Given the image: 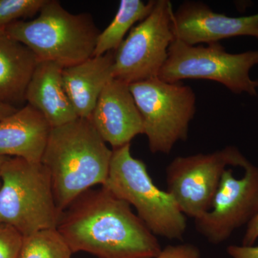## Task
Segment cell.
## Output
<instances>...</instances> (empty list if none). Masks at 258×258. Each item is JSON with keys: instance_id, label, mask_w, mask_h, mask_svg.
I'll list each match as a JSON object with an SVG mask.
<instances>
[{"instance_id": "cell-1", "label": "cell", "mask_w": 258, "mask_h": 258, "mask_svg": "<svg viewBox=\"0 0 258 258\" xmlns=\"http://www.w3.org/2000/svg\"><path fill=\"white\" fill-rule=\"evenodd\" d=\"M73 253L98 258H155L157 236L132 207L104 186L82 194L61 215L57 229Z\"/></svg>"}, {"instance_id": "cell-2", "label": "cell", "mask_w": 258, "mask_h": 258, "mask_svg": "<svg viewBox=\"0 0 258 258\" xmlns=\"http://www.w3.org/2000/svg\"><path fill=\"white\" fill-rule=\"evenodd\" d=\"M112 153L87 118L51 128L41 163L61 213L82 194L106 183Z\"/></svg>"}, {"instance_id": "cell-3", "label": "cell", "mask_w": 258, "mask_h": 258, "mask_svg": "<svg viewBox=\"0 0 258 258\" xmlns=\"http://www.w3.org/2000/svg\"><path fill=\"white\" fill-rule=\"evenodd\" d=\"M7 33L32 51L38 62L71 67L93 57L100 34L89 13L73 14L60 2L47 0L37 18L5 27Z\"/></svg>"}, {"instance_id": "cell-4", "label": "cell", "mask_w": 258, "mask_h": 258, "mask_svg": "<svg viewBox=\"0 0 258 258\" xmlns=\"http://www.w3.org/2000/svg\"><path fill=\"white\" fill-rule=\"evenodd\" d=\"M112 150L109 173L101 186L134 207L154 235L182 240L186 217L173 197L154 184L145 163L132 155L131 144Z\"/></svg>"}, {"instance_id": "cell-5", "label": "cell", "mask_w": 258, "mask_h": 258, "mask_svg": "<svg viewBox=\"0 0 258 258\" xmlns=\"http://www.w3.org/2000/svg\"><path fill=\"white\" fill-rule=\"evenodd\" d=\"M0 222L24 236L57 229L62 213L50 174L41 162L8 157L2 166Z\"/></svg>"}, {"instance_id": "cell-6", "label": "cell", "mask_w": 258, "mask_h": 258, "mask_svg": "<svg viewBox=\"0 0 258 258\" xmlns=\"http://www.w3.org/2000/svg\"><path fill=\"white\" fill-rule=\"evenodd\" d=\"M129 88L152 154H169L178 142L186 141L197 112V96L192 88L159 77L132 83Z\"/></svg>"}, {"instance_id": "cell-7", "label": "cell", "mask_w": 258, "mask_h": 258, "mask_svg": "<svg viewBox=\"0 0 258 258\" xmlns=\"http://www.w3.org/2000/svg\"><path fill=\"white\" fill-rule=\"evenodd\" d=\"M257 64L258 50L230 53L220 42L189 45L175 39L159 78L169 83L208 80L234 94L256 96L258 80L251 78L250 71Z\"/></svg>"}, {"instance_id": "cell-8", "label": "cell", "mask_w": 258, "mask_h": 258, "mask_svg": "<svg viewBox=\"0 0 258 258\" xmlns=\"http://www.w3.org/2000/svg\"><path fill=\"white\" fill-rule=\"evenodd\" d=\"M247 160L234 146L208 154L176 157L166 168V191L185 216L195 220L211 209L227 167L242 168Z\"/></svg>"}, {"instance_id": "cell-9", "label": "cell", "mask_w": 258, "mask_h": 258, "mask_svg": "<svg viewBox=\"0 0 258 258\" xmlns=\"http://www.w3.org/2000/svg\"><path fill=\"white\" fill-rule=\"evenodd\" d=\"M176 37L169 0H156L152 13L135 25L115 51L114 79L127 84L159 77Z\"/></svg>"}, {"instance_id": "cell-10", "label": "cell", "mask_w": 258, "mask_h": 258, "mask_svg": "<svg viewBox=\"0 0 258 258\" xmlns=\"http://www.w3.org/2000/svg\"><path fill=\"white\" fill-rule=\"evenodd\" d=\"M243 175L234 176L227 169L211 209L195 220V229L208 242L219 244L242 226H247L258 212V166L247 160Z\"/></svg>"}, {"instance_id": "cell-11", "label": "cell", "mask_w": 258, "mask_h": 258, "mask_svg": "<svg viewBox=\"0 0 258 258\" xmlns=\"http://www.w3.org/2000/svg\"><path fill=\"white\" fill-rule=\"evenodd\" d=\"M174 31L176 39L189 45L240 36L258 39V13L230 17L215 13L203 2L188 0L174 11Z\"/></svg>"}, {"instance_id": "cell-12", "label": "cell", "mask_w": 258, "mask_h": 258, "mask_svg": "<svg viewBox=\"0 0 258 258\" xmlns=\"http://www.w3.org/2000/svg\"><path fill=\"white\" fill-rule=\"evenodd\" d=\"M89 120L112 149L144 134L143 121L129 85L118 79L112 80L102 91Z\"/></svg>"}, {"instance_id": "cell-13", "label": "cell", "mask_w": 258, "mask_h": 258, "mask_svg": "<svg viewBox=\"0 0 258 258\" xmlns=\"http://www.w3.org/2000/svg\"><path fill=\"white\" fill-rule=\"evenodd\" d=\"M51 128L42 113L27 104L0 120V156L41 162Z\"/></svg>"}, {"instance_id": "cell-14", "label": "cell", "mask_w": 258, "mask_h": 258, "mask_svg": "<svg viewBox=\"0 0 258 258\" xmlns=\"http://www.w3.org/2000/svg\"><path fill=\"white\" fill-rule=\"evenodd\" d=\"M114 55L110 51L63 69L64 88L79 118L89 119L102 91L114 79Z\"/></svg>"}, {"instance_id": "cell-15", "label": "cell", "mask_w": 258, "mask_h": 258, "mask_svg": "<svg viewBox=\"0 0 258 258\" xmlns=\"http://www.w3.org/2000/svg\"><path fill=\"white\" fill-rule=\"evenodd\" d=\"M62 71L55 62H38L25 94V101L42 113L51 128L79 118L66 93Z\"/></svg>"}, {"instance_id": "cell-16", "label": "cell", "mask_w": 258, "mask_h": 258, "mask_svg": "<svg viewBox=\"0 0 258 258\" xmlns=\"http://www.w3.org/2000/svg\"><path fill=\"white\" fill-rule=\"evenodd\" d=\"M37 63L30 48L0 28V102L15 106L25 101Z\"/></svg>"}, {"instance_id": "cell-17", "label": "cell", "mask_w": 258, "mask_h": 258, "mask_svg": "<svg viewBox=\"0 0 258 258\" xmlns=\"http://www.w3.org/2000/svg\"><path fill=\"white\" fill-rule=\"evenodd\" d=\"M155 1L151 0L147 3L142 0L120 1L114 18L98 35L93 56H101L116 50L134 25L142 22L152 13Z\"/></svg>"}, {"instance_id": "cell-18", "label": "cell", "mask_w": 258, "mask_h": 258, "mask_svg": "<svg viewBox=\"0 0 258 258\" xmlns=\"http://www.w3.org/2000/svg\"><path fill=\"white\" fill-rule=\"evenodd\" d=\"M69 246L56 229L24 236L18 258H71Z\"/></svg>"}, {"instance_id": "cell-19", "label": "cell", "mask_w": 258, "mask_h": 258, "mask_svg": "<svg viewBox=\"0 0 258 258\" xmlns=\"http://www.w3.org/2000/svg\"><path fill=\"white\" fill-rule=\"evenodd\" d=\"M47 0H0V28L39 14Z\"/></svg>"}, {"instance_id": "cell-20", "label": "cell", "mask_w": 258, "mask_h": 258, "mask_svg": "<svg viewBox=\"0 0 258 258\" xmlns=\"http://www.w3.org/2000/svg\"><path fill=\"white\" fill-rule=\"evenodd\" d=\"M24 235L15 227L0 222V258H18Z\"/></svg>"}, {"instance_id": "cell-21", "label": "cell", "mask_w": 258, "mask_h": 258, "mask_svg": "<svg viewBox=\"0 0 258 258\" xmlns=\"http://www.w3.org/2000/svg\"><path fill=\"white\" fill-rule=\"evenodd\" d=\"M155 258H201L200 249L190 243L168 245Z\"/></svg>"}, {"instance_id": "cell-22", "label": "cell", "mask_w": 258, "mask_h": 258, "mask_svg": "<svg viewBox=\"0 0 258 258\" xmlns=\"http://www.w3.org/2000/svg\"><path fill=\"white\" fill-rule=\"evenodd\" d=\"M227 251L233 258H258V246L230 245Z\"/></svg>"}, {"instance_id": "cell-23", "label": "cell", "mask_w": 258, "mask_h": 258, "mask_svg": "<svg viewBox=\"0 0 258 258\" xmlns=\"http://www.w3.org/2000/svg\"><path fill=\"white\" fill-rule=\"evenodd\" d=\"M258 239V212L254 218L246 226L242 245H254Z\"/></svg>"}, {"instance_id": "cell-24", "label": "cell", "mask_w": 258, "mask_h": 258, "mask_svg": "<svg viewBox=\"0 0 258 258\" xmlns=\"http://www.w3.org/2000/svg\"><path fill=\"white\" fill-rule=\"evenodd\" d=\"M19 108L17 107L0 102V120L4 119L9 115L13 114Z\"/></svg>"}, {"instance_id": "cell-25", "label": "cell", "mask_w": 258, "mask_h": 258, "mask_svg": "<svg viewBox=\"0 0 258 258\" xmlns=\"http://www.w3.org/2000/svg\"><path fill=\"white\" fill-rule=\"evenodd\" d=\"M7 158L8 157H2V156H0V173H1L2 166H3V164H4ZM0 186H1V176H0Z\"/></svg>"}, {"instance_id": "cell-26", "label": "cell", "mask_w": 258, "mask_h": 258, "mask_svg": "<svg viewBox=\"0 0 258 258\" xmlns=\"http://www.w3.org/2000/svg\"><path fill=\"white\" fill-rule=\"evenodd\" d=\"M257 96V103H258V92L257 93V96Z\"/></svg>"}]
</instances>
